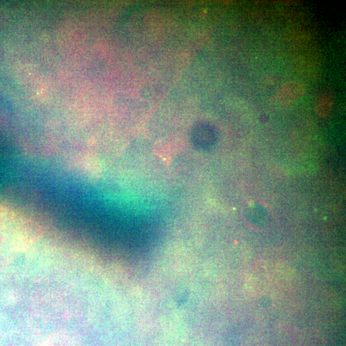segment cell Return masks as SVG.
I'll list each match as a JSON object with an SVG mask.
<instances>
[{
  "mask_svg": "<svg viewBox=\"0 0 346 346\" xmlns=\"http://www.w3.org/2000/svg\"><path fill=\"white\" fill-rule=\"evenodd\" d=\"M43 346H80L79 339L74 333L65 330L53 333L44 342Z\"/></svg>",
  "mask_w": 346,
  "mask_h": 346,
  "instance_id": "1",
  "label": "cell"
},
{
  "mask_svg": "<svg viewBox=\"0 0 346 346\" xmlns=\"http://www.w3.org/2000/svg\"><path fill=\"white\" fill-rule=\"evenodd\" d=\"M303 91L302 86L299 84H288L281 89L279 97L281 101H296L302 96Z\"/></svg>",
  "mask_w": 346,
  "mask_h": 346,
  "instance_id": "2",
  "label": "cell"
},
{
  "mask_svg": "<svg viewBox=\"0 0 346 346\" xmlns=\"http://www.w3.org/2000/svg\"><path fill=\"white\" fill-rule=\"evenodd\" d=\"M248 215L252 222L259 224L267 223V211L259 205H255L248 209Z\"/></svg>",
  "mask_w": 346,
  "mask_h": 346,
  "instance_id": "3",
  "label": "cell"
},
{
  "mask_svg": "<svg viewBox=\"0 0 346 346\" xmlns=\"http://www.w3.org/2000/svg\"><path fill=\"white\" fill-rule=\"evenodd\" d=\"M196 138L201 143L210 144L215 140V134L211 128L207 126H200L197 128L195 132Z\"/></svg>",
  "mask_w": 346,
  "mask_h": 346,
  "instance_id": "4",
  "label": "cell"
}]
</instances>
